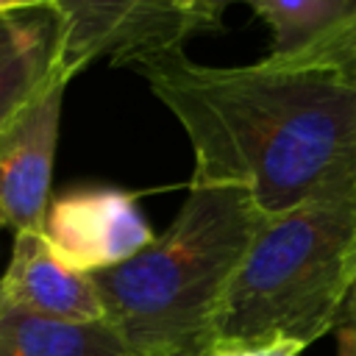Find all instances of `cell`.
I'll return each instance as SVG.
<instances>
[{"instance_id":"1","label":"cell","mask_w":356,"mask_h":356,"mask_svg":"<svg viewBox=\"0 0 356 356\" xmlns=\"http://www.w3.org/2000/svg\"><path fill=\"white\" fill-rule=\"evenodd\" d=\"M184 128L195 184L245 189L264 217L356 192V61L350 39L242 67L184 47L134 64Z\"/></svg>"},{"instance_id":"2","label":"cell","mask_w":356,"mask_h":356,"mask_svg":"<svg viewBox=\"0 0 356 356\" xmlns=\"http://www.w3.org/2000/svg\"><path fill=\"white\" fill-rule=\"evenodd\" d=\"M264 220L245 189L189 181L178 214L145 250L92 273L106 323L139 356H206Z\"/></svg>"},{"instance_id":"3","label":"cell","mask_w":356,"mask_h":356,"mask_svg":"<svg viewBox=\"0 0 356 356\" xmlns=\"http://www.w3.org/2000/svg\"><path fill=\"white\" fill-rule=\"evenodd\" d=\"M353 284L356 192L267 217L225 292L214 337H289L309 348L337 328Z\"/></svg>"},{"instance_id":"4","label":"cell","mask_w":356,"mask_h":356,"mask_svg":"<svg viewBox=\"0 0 356 356\" xmlns=\"http://www.w3.org/2000/svg\"><path fill=\"white\" fill-rule=\"evenodd\" d=\"M61 25L58 70L72 81L106 58L134 67L222 19L217 0H53Z\"/></svg>"},{"instance_id":"5","label":"cell","mask_w":356,"mask_h":356,"mask_svg":"<svg viewBox=\"0 0 356 356\" xmlns=\"http://www.w3.org/2000/svg\"><path fill=\"white\" fill-rule=\"evenodd\" d=\"M42 236L78 273H100L134 259L153 242L136 195L114 186H81L50 200Z\"/></svg>"},{"instance_id":"6","label":"cell","mask_w":356,"mask_h":356,"mask_svg":"<svg viewBox=\"0 0 356 356\" xmlns=\"http://www.w3.org/2000/svg\"><path fill=\"white\" fill-rule=\"evenodd\" d=\"M67 83L70 78L58 72L47 89L0 131V225L14 234L42 231L53 200L50 184Z\"/></svg>"},{"instance_id":"7","label":"cell","mask_w":356,"mask_h":356,"mask_svg":"<svg viewBox=\"0 0 356 356\" xmlns=\"http://www.w3.org/2000/svg\"><path fill=\"white\" fill-rule=\"evenodd\" d=\"M0 303L53 320H106V309L92 275L64 264L42 231L14 234L11 261L0 278Z\"/></svg>"},{"instance_id":"8","label":"cell","mask_w":356,"mask_h":356,"mask_svg":"<svg viewBox=\"0 0 356 356\" xmlns=\"http://www.w3.org/2000/svg\"><path fill=\"white\" fill-rule=\"evenodd\" d=\"M61 25L50 6L0 11V131L61 72Z\"/></svg>"},{"instance_id":"9","label":"cell","mask_w":356,"mask_h":356,"mask_svg":"<svg viewBox=\"0 0 356 356\" xmlns=\"http://www.w3.org/2000/svg\"><path fill=\"white\" fill-rule=\"evenodd\" d=\"M245 3L270 31L273 58L323 53L350 39L356 0H231Z\"/></svg>"},{"instance_id":"10","label":"cell","mask_w":356,"mask_h":356,"mask_svg":"<svg viewBox=\"0 0 356 356\" xmlns=\"http://www.w3.org/2000/svg\"><path fill=\"white\" fill-rule=\"evenodd\" d=\"M0 356H139L106 323L53 320L0 303Z\"/></svg>"},{"instance_id":"11","label":"cell","mask_w":356,"mask_h":356,"mask_svg":"<svg viewBox=\"0 0 356 356\" xmlns=\"http://www.w3.org/2000/svg\"><path fill=\"white\" fill-rule=\"evenodd\" d=\"M337 350L342 356H356V303H345L339 320H337Z\"/></svg>"},{"instance_id":"12","label":"cell","mask_w":356,"mask_h":356,"mask_svg":"<svg viewBox=\"0 0 356 356\" xmlns=\"http://www.w3.org/2000/svg\"><path fill=\"white\" fill-rule=\"evenodd\" d=\"M248 345H250V356H300L306 350L303 342L289 339V337H270V339H259Z\"/></svg>"},{"instance_id":"13","label":"cell","mask_w":356,"mask_h":356,"mask_svg":"<svg viewBox=\"0 0 356 356\" xmlns=\"http://www.w3.org/2000/svg\"><path fill=\"white\" fill-rule=\"evenodd\" d=\"M206 356H250V345L236 339H217Z\"/></svg>"},{"instance_id":"14","label":"cell","mask_w":356,"mask_h":356,"mask_svg":"<svg viewBox=\"0 0 356 356\" xmlns=\"http://www.w3.org/2000/svg\"><path fill=\"white\" fill-rule=\"evenodd\" d=\"M53 8V0H0V11H17V8Z\"/></svg>"},{"instance_id":"15","label":"cell","mask_w":356,"mask_h":356,"mask_svg":"<svg viewBox=\"0 0 356 356\" xmlns=\"http://www.w3.org/2000/svg\"><path fill=\"white\" fill-rule=\"evenodd\" d=\"M350 53H353V61H356V25H353V33H350Z\"/></svg>"},{"instance_id":"16","label":"cell","mask_w":356,"mask_h":356,"mask_svg":"<svg viewBox=\"0 0 356 356\" xmlns=\"http://www.w3.org/2000/svg\"><path fill=\"white\" fill-rule=\"evenodd\" d=\"M217 6H220V11H222V14H225V8H228V6H231V0H217Z\"/></svg>"},{"instance_id":"17","label":"cell","mask_w":356,"mask_h":356,"mask_svg":"<svg viewBox=\"0 0 356 356\" xmlns=\"http://www.w3.org/2000/svg\"><path fill=\"white\" fill-rule=\"evenodd\" d=\"M348 300H350V303H356V284H353V289H350V295H348ZM348 300H345V303H348Z\"/></svg>"},{"instance_id":"18","label":"cell","mask_w":356,"mask_h":356,"mask_svg":"<svg viewBox=\"0 0 356 356\" xmlns=\"http://www.w3.org/2000/svg\"><path fill=\"white\" fill-rule=\"evenodd\" d=\"M337 356H342V353H339V350H337Z\"/></svg>"}]
</instances>
